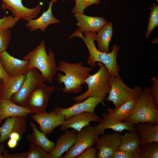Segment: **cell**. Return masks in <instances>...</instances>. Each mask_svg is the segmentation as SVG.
<instances>
[{"label":"cell","mask_w":158,"mask_h":158,"mask_svg":"<svg viewBox=\"0 0 158 158\" xmlns=\"http://www.w3.org/2000/svg\"><path fill=\"white\" fill-rule=\"evenodd\" d=\"M97 34L96 32H85L84 36L78 30L74 31L69 38L77 37L80 38L84 42L88 49L89 55L88 57L87 63L92 68L95 67L97 62L102 63L107 68L112 77L119 76L120 68L117 63V57L120 47L114 44L111 52L106 53L102 52L95 46Z\"/></svg>","instance_id":"obj_1"},{"label":"cell","mask_w":158,"mask_h":158,"mask_svg":"<svg viewBox=\"0 0 158 158\" xmlns=\"http://www.w3.org/2000/svg\"><path fill=\"white\" fill-rule=\"evenodd\" d=\"M58 70L64 74L57 73L56 80L59 84L63 83L65 87L60 88L63 93H77L81 92L82 86L90 75L91 67L84 66L82 62L70 63L64 61L59 62Z\"/></svg>","instance_id":"obj_2"},{"label":"cell","mask_w":158,"mask_h":158,"mask_svg":"<svg viewBox=\"0 0 158 158\" xmlns=\"http://www.w3.org/2000/svg\"><path fill=\"white\" fill-rule=\"evenodd\" d=\"M46 49L43 40L37 47L25 55L23 59L28 62V71L32 68H37L40 72L44 80L52 84L54 77L58 70L54 53L49 48L47 54Z\"/></svg>","instance_id":"obj_3"},{"label":"cell","mask_w":158,"mask_h":158,"mask_svg":"<svg viewBox=\"0 0 158 158\" xmlns=\"http://www.w3.org/2000/svg\"><path fill=\"white\" fill-rule=\"evenodd\" d=\"M97 64L99 67L98 71L95 74L90 75L85 81L87 85V90L73 98L76 102H81L90 97H101L107 96L109 93L111 77L104 65L99 62Z\"/></svg>","instance_id":"obj_4"},{"label":"cell","mask_w":158,"mask_h":158,"mask_svg":"<svg viewBox=\"0 0 158 158\" xmlns=\"http://www.w3.org/2000/svg\"><path fill=\"white\" fill-rule=\"evenodd\" d=\"M124 121L135 124L141 123L158 124V110L153 102L149 86L142 90L137 99L133 112Z\"/></svg>","instance_id":"obj_5"},{"label":"cell","mask_w":158,"mask_h":158,"mask_svg":"<svg viewBox=\"0 0 158 158\" xmlns=\"http://www.w3.org/2000/svg\"><path fill=\"white\" fill-rule=\"evenodd\" d=\"M111 86L106 101L112 102L115 107L129 100L137 99L142 90L141 87L138 86L133 88L128 86L119 75L111 77Z\"/></svg>","instance_id":"obj_6"},{"label":"cell","mask_w":158,"mask_h":158,"mask_svg":"<svg viewBox=\"0 0 158 158\" xmlns=\"http://www.w3.org/2000/svg\"><path fill=\"white\" fill-rule=\"evenodd\" d=\"M44 81L42 75L37 68L29 69L26 73L25 79L21 87L10 99L16 104L24 107L34 91Z\"/></svg>","instance_id":"obj_7"},{"label":"cell","mask_w":158,"mask_h":158,"mask_svg":"<svg viewBox=\"0 0 158 158\" xmlns=\"http://www.w3.org/2000/svg\"><path fill=\"white\" fill-rule=\"evenodd\" d=\"M99 135L94 126H87L78 132L75 143L61 157L75 158L88 147L96 143Z\"/></svg>","instance_id":"obj_8"},{"label":"cell","mask_w":158,"mask_h":158,"mask_svg":"<svg viewBox=\"0 0 158 158\" xmlns=\"http://www.w3.org/2000/svg\"><path fill=\"white\" fill-rule=\"evenodd\" d=\"M56 90L54 86H48L44 83H42L30 96L24 107L28 108L33 114L46 111L49 98Z\"/></svg>","instance_id":"obj_9"},{"label":"cell","mask_w":158,"mask_h":158,"mask_svg":"<svg viewBox=\"0 0 158 158\" xmlns=\"http://www.w3.org/2000/svg\"><path fill=\"white\" fill-rule=\"evenodd\" d=\"M1 7L4 11L7 9L11 11L18 20L22 19L27 22L37 18L41 9L42 4L38 3L35 7L29 8L25 6L23 0H1Z\"/></svg>","instance_id":"obj_10"},{"label":"cell","mask_w":158,"mask_h":158,"mask_svg":"<svg viewBox=\"0 0 158 158\" xmlns=\"http://www.w3.org/2000/svg\"><path fill=\"white\" fill-rule=\"evenodd\" d=\"M106 96L101 97H90L71 107L67 108L58 107L55 108L54 111L57 114L63 115L66 120L73 115L83 112L95 113V109L98 104H101L104 106H106L104 102Z\"/></svg>","instance_id":"obj_11"},{"label":"cell","mask_w":158,"mask_h":158,"mask_svg":"<svg viewBox=\"0 0 158 158\" xmlns=\"http://www.w3.org/2000/svg\"><path fill=\"white\" fill-rule=\"evenodd\" d=\"M122 135L119 132L103 134L97 139L95 148L98 150L97 158H112L121 143Z\"/></svg>","instance_id":"obj_12"},{"label":"cell","mask_w":158,"mask_h":158,"mask_svg":"<svg viewBox=\"0 0 158 158\" xmlns=\"http://www.w3.org/2000/svg\"><path fill=\"white\" fill-rule=\"evenodd\" d=\"M31 118L39 125L40 130L46 135L51 133L55 128L61 125L66 120L63 115L54 111L35 113L32 115Z\"/></svg>","instance_id":"obj_13"},{"label":"cell","mask_w":158,"mask_h":158,"mask_svg":"<svg viewBox=\"0 0 158 158\" xmlns=\"http://www.w3.org/2000/svg\"><path fill=\"white\" fill-rule=\"evenodd\" d=\"M101 118L95 113L85 112L72 116L65 120L63 124L60 126L61 131H64L69 128H72L79 132L83 128L89 125L92 122H99Z\"/></svg>","instance_id":"obj_14"},{"label":"cell","mask_w":158,"mask_h":158,"mask_svg":"<svg viewBox=\"0 0 158 158\" xmlns=\"http://www.w3.org/2000/svg\"><path fill=\"white\" fill-rule=\"evenodd\" d=\"M0 59L4 70L10 76L25 74L28 71V61L14 57L6 50L0 52Z\"/></svg>","instance_id":"obj_15"},{"label":"cell","mask_w":158,"mask_h":158,"mask_svg":"<svg viewBox=\"0 0 158 158\" xmlns=\"http://www.w3.org/2000/svg\"><path fill=\"white\" fill-rule=\"evenodd\" d=\"M102 117L101 121L94 126L99 135L104 134L105 130L108 129L118 132H121L124 130L134 131L135 124L128 122L117 121L111 117L107 112L102 113Z\"/></svg>","instance_id":"obj_16"},{"label":"cell","mask_w":158,"mask_h":158,"mask_svg":"<svg viewBox=\"0 0 158 158\" xmlns=\"http://www.w3.org/2000/svg\"><path fill=\"white\" fill-rule=\"evenodd\" d=\"M25 116H13L6 118L4 123L0 127V142H4L11 134L16 132L20 135L26 130Z\"/></svg>","instance_id":"obj_17"},{"label":"cell","mask_w":158,"mask_h":158,"mask_svg":"<svg viewBox=\"0 0 158 158\" xmlns=\"http://www.w3.org/2000/svg\"><path fill=\"white\" fill-rule=\"evenodd\" d=\"M77 131L67 129L58 138L54 149L50 152L51 158L61 157L73 145L77 139Z\"/></svg>","instance_id":"obj_18"},{"label":"cell","mask_w":158,"mask_h":158,"mask_svg":"<svg viewBox=\"0 0 158 158\" xmlns=\"http://www.w3.org/2000/svg\"><path fill=\"white\" fill-rule=\"evenodd\" d=\"M77 23L78 30L82 33L85 32H98L107 23L104 18L101 17L86 16L83 13H74Z\"/></svg>","instance_id":"obj_19"},{"label":"cell","mask_w":158,"mask_h":158,"mask_svg":"<svg viewBox=\"0 0 158 158\" xmlns=\"http://www.w3.org/2000/svg\"><path fill=\"white\" fill-rule=\"evenodd\" d=\"M53 4L52 1L49 2L47 9L44 11L40 17L31 19L27 22L25 26L30 31H33L40 29L42 32H44L49 25L60 23L61 21L54 18L53 15Z\"/></svg>","instance_id":"obj_20"},{"label":"cell","mask_w":158,"mask_h":158,"mask_svg":"<svg viewBox=\"0 0 158 158\" xmlns=\"http://www.w3.org/2000/svg\"><path fill=\"white\" fill-rule=\"evenodd\" d=\"M33 113L28 108L14 103L10 99L0 98V124L3 120L13 116H25Z\"/></svg>","instance_id":"obj_21"},{"label":"cell","mask_w":158,"mask_h":158,"mask_svg":"<svg viewBox=\"0 0 158 158\" xmlns=\"http://www.w3.org/2000/svg\"><path fill=\"white\" fill-rule=\"evenodd\" d=\"M25 77L26 74L9 76L2 80L0 90V98L10 99L12 96L19 90Z\"/></svg>","instance_id":"obj_22"},{"label":"cell","mask_w":158,"mask_h":158,"mask_svg":"<svg viewBox=\"0 0 158 158\" xmlns=\"http://www.w3.org/2000/svg\"><path fill=\"white\" fill-rule=\"evenodd\" d=\"M134 131L140 138V145L158 142V124L150 123H138L135 124Z\"/></svg>","instance_id":"obj_23"},{"label":"cell","mask_w":158,"mask_h":158,"mask_svg":"<svg viewBox=\"0 0 158 158\" xmlns=\"http://www.w3.org/2000/svg\"><path fill=\"white\" fill-rule=\"evenodd\" d=\"M30 125L32 133L27 136L28 140L32 143L36 144L46 151L50 152L54 147V143L49 140L46 134L37 129L35 123L31 121Z\"/></svg>","instance_id":"obj_24"},{"label":"cell","mask_w":158,"mask_h":158,"mask_svg":"<svg viewBox=\"0 0 158 158\" xmlns=\"http://www.w3.org/2000/svg\"><path fill=\"white\" fill-rule=\"evenodd\" d=\"M137 99L127 101L114 109L109 108L107 111L109 115L114 119L121 122L125 121L132 114L135 109Z\"/></svg>","instance_id":"obj_25"},{"label":"cell","mask_w":158,"mask_h":158,"mask_svg":"<svg viewBox=\"0 0 158 158\" xmlns=\"http://www.w3.org/2000/svg\"><path fill=\"white\" fill-rule=\"evenodd\" d=\"M113 24L112 22H107L96 34L95 41L98 49L102 52H110L109 44L113 35Z\"/></svg>","instance_id":"obj_26"},{"label":"cell","mask_w":158,"mask_h":158,"mask_svg":"<svg viewBox=\"0 0 158 158\" xmlns=\"http://www.w3.org/2000/svg\"><path fill=\"white\" fill-rule=\"evenodd\" d=\"M140 145V137L134 131H129L122 135L120 144L117 149L125 150L135 154Z\"/></svg>","instance_id":"obj_27"},{"label":"cell","mask_w":158,"mask_h":158,"mask_svg":"<svg viewBox=\"0 0 158 158\" xmlns=\"http://www.w3.org/2000/svg\"><path fill=\"white\" fill-rule=\"evenodd\" d=\"M158 142H152L140 145L135 158H158Z\"/></svg>","instance_id":"obj_28"},{"label":"cell","mask_w":158,"mask_h":158,"mask_svg":"<svg viewBox=\"0 0 158 158\" xmlns=\"http://www.w3.org/2000/svg\"><path fill=\"white\" fill-rule=\"evenodd\" d=\"M150 15L148 17V23L145 36L148 38L152 32L158 25V5L156 3H153L150 8Z\"/></svg>","instance_id":"obj_29"},{"label":"cell","mask_w":158,"mask_h":158,"mask_svg":"<svg viewBox=\"0 0 158 158\" xmlns=\"http://www.w3.org/2000/svg\"><path fill=\"white\" fill-rule=\"evenodd\" d=\"M27 152V158H51L49 152L34 144L30 145Z\"/></svg>","instance_id":"obj_30"},{"label":"cell","mask_w":158,"mask_h":158,"mask_svg":"<svg viewBox=\"0 0 158 158\" xmlns=\"http://www.w3.org/2000/svg\"><path fill=\"white\" fill-rule=\"evenodd\" d=\"M75 6L72 10L73 13H83L84 10L92 5L99 4L100 0H75Z\"/></svg>","instance_id":"obj_31"},{"label":"cell","mask_w":158,"mask_h":158,"mask_svg":"<svg viewBox=\"0 0 158 158\" xmlns=\"http://www.w3.org/2000/svg\"><path fill=\"white\" fill-rule=\"evenodd\" d=\"M11 36L9 29H0V52L6 50L8 48Z\"/></svg>","instance_id":"obj_32"},{"label":"cell","mask_w":158,"mask_h":158,"mask_svg":"<svg viewBox=\"0 0 158 158\" xmlns=\"http://www.w3.org/2000/svg\"><path fill=\"white\" fill-rule=\"evenodd\" d=\"M150 92L156 109L158 110V76L153 77L152 83L149 87Z\"/></svg>","instance_id":"obj_33"},{"label":"cell","mask_w":158,"mask_h":158,"mask_svg":"<svg viewBox=\"0 0 158 158\" xmlns=\"http://www.w3.org/2000/svg\"><path fill=\"white\" fill-rule=\"evenodd\" d=\"M18 21L13 15L8 16H4L2 18L0 19V29L12 28Z\"/></svg>","instance_id":"obj_34"},{"label":"cell","mask_w":158,"mask_h":158,"mask_svg":"<svg viewBox=\"0 0 158 158\" xmlns=\"http://www.w3.org/2000/svg\"><path fill=\"white\" fill-rule=\"evenodd\" d=\"M97 149L93 146L90 147L78 155L76 158H96L97 157Z\"/></svg>","instance_id":"obj_35"},{"label":"cell","mask_w":158,"mask_h":158,"mask_svg":"<svg viewBox=\"0 0 158 158\" xmlns=\"http://www.w3.org/2000/svg\"><path fill=\"white\" fill-rule=\"evenodd\" d=\"M135 154L122 150L117 149L112 158H135Z\"/></svg>","instance_id":"obj_36"},{"label":"cell","mask_w":158,"mask_h":158,"mask_svg":"<svg viewBox=\"0 0 158 158\" xmlns=\"http://www.w3.org/2000/svg\"><path fill=\"white\" fill-rule=\"evenodd\" d=\"M28 152L24 153H18L10 154L6 151L3 156L4 158H27Z\"/></svg>","instance_id":"obj_37"},{"label":"cell","mask_w":158,"mask_h":158,"mask_svg":"<svg viewBox=\"0 0 158 158\" xmlns=\"http://www.w3.org/2000/svg\"><path fill=\"white\" fill-rule=\"evenodd\" d=\"M9 76L4 70L0 59V79L1 80Z\"/></svg>","instance_id":"obj_38"},{"label":"cell","mask_w":158,"mask_h":158,"mask_svg":"<svg viewBox=\"0 0 158 158\" xmlns=\"http://www.w3.org/2000/svg\"><path fill=\"white\" fill-rule=\"evenodd\" d=\"M18 142V141L9 138L7 142V144L9 148L13 149L17 146Z\"/></svg>","instance_id":"obj_39"},{"label":"cell","mask_w":158,"mask_h":158,"mask_svg":"<svg viewBox=\"0 0 158 158\" xmlns=\"http://www.w3.org/2000/svg\"><path fill=\"white\" fill-rule=\"evenodd\" d=\"M20 135L18 133L16 132H13L11 134L9 138L18 141L20 139Z\"/></svg>","instance_id":"obj_40"},{"label":"cell","mask_w":158,"mask_h":158,"mask_svg":"<svg viewBox=\"0 0 158 158\" xmlns=\"http://www.w3.org/2000/svg\"><path fill=\"white\" fill-rule=\"evenodd\" d=\"M1 143L0 142V158H3L4 157L2 155L1 153L4 150V148L3 146L1 145Z\"/></svg>","instance_id":"obj_41"},{"label":"cell","mask_w":158,"mask_h":158,"mask_svg":"<svg viewBox=\"0 0 158 158\" xmlns=\"http://www.w3.org/2000/svg\"><path fill=\"white\" fill-rule=\"evenodd\" d=\"M62 0L63 1L64 0ZM51 1H52L53 2V3H56L57 1V0H51Z\"/></svg>","instance_id":"obj_42"},{"label":"cell","mask_w":158,"mask_h":158,"mask_svg":"<svg viewBox=\"0 0 158 158\" xmlns=\"http://www.w3.org/2000/svg\"><path fill=\"white\" fill-rule=\"evenodd\" d=\"M1 80L0 79V89H1V84H2V82L1 81Z\"/></svg>","instance_id":"obj_43"},{"label":"cell","mask_w":158,"mask_h":158,"mask_svg":"<svg viewBox=\"0 0 158 158\" xmlns=\"http://www.w3.org/2000/svg\"><path fill=\"white\" fill-rule=\"evenodd\" d=\"M156 0L157 1V2L158 3V0Z\"/></svg>","instance_id":"obj_44"}]
</instances>
